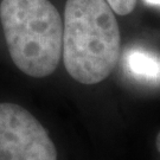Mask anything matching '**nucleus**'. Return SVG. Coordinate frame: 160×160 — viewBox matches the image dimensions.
<instances>
[{
    "label": "nucleus",
    "instance_id": "0eeeda50",
    "mask_svg": "<svg viewBox=\"0 0 160 160\" xmlns=\"http://www.w3.org/2000/svg\"><path fill=\"white\" fill-rule=\"evenodd\" d=\"M155 146H157V149L160 152V132L157 135V139H155Z\"/></svg>",
    "mask_w": 160,
    "mask_h": 160
},
{
    "label": "nucleus",
    "instance_id": "423d86ee",
    "mask_svg": "<svg viewBox=\"0 0 160 160\" xmlns=\"http://www.w3.org/2000/svg\"><path fill=\"white\" fill-rule=\"evenodd\" d=\"M145 2H147L148 5H154V6H160V0H143Z\"/></svg>",
    "mask_w": 160,
    "mask_h": 160
},
{
    "label": "nucleus",
    "instance_id": "7ed1b4c3",
    "mask_svg": "<svg viewBox=\"0 0 160 160\" xmlns=\"http://www.w3.org/2000/svg\"><path fill=\"white\" fill-rule=\"evenodd\" d=\"M0 160H57L46 129L16 103H0Z\"/></svg>",
    "mask_w": 160,
    "mask_h": 160
},
{
    "label": "nucleus",
    "instance_id": "f257e3e1",
    "mask_svg": "<svg viewBox=\"0 0 160 160\" xmlns=\"http://www.w3.org/2000/svg\"><path fill=\"white\" fill-rule=\"evenodd\" d=\"M120 29L106 0H67L62 58L68 74L82 84H96L114 70Z\"/></svg>",
    "mask_w": 160,
    "mask_h": 160
},
{
    "label": "nucleus",
    "instance_id": "f03ea898",
    "mask_svg": "<svg viewBox=\"0 0 160 160\" xmlns=\"http://www.w3.org/2000/svg\"><path fill=\"white\" fill-rule=\"evenodd\" d=\"M0 24L10 57L22 72L43 78L57 69L63 18L50 0H0Z\"/></svg>",
    "mask_w": 160,
    "mask_h": 160
},
{
    "label": "nucleus",
    "instance_id": "20e7f679",
    "mask_svg": "<svg viewBox=\"0 0 160 160\" xmlns=\"http://www.w3.org/2000/svg\"><path fill=\"white\" fill-rule=\"evenodd\" d=\"M127 69L139 78L151 82L160 81V57L141 49H133L127 53Z\"/></svg>",
    "mask_w": 160,
    "mask_h": 160
},
{
    "label": "nucleus",
    "instance_id": "39448f33",
    "mask_svg": "<svg viewBox=\"0 0 160 160\" xmlns=\"http://www.w3.org/2000/svg\"><path fill=\"white\" fill-rule=\"evenodd\" d=\"M110 6V8L119 16H127L129 14L134 7L137 0H106Z\"/></svg>",
    "mask_w": 160,
    "mask_h": 160
}]
</instances>
